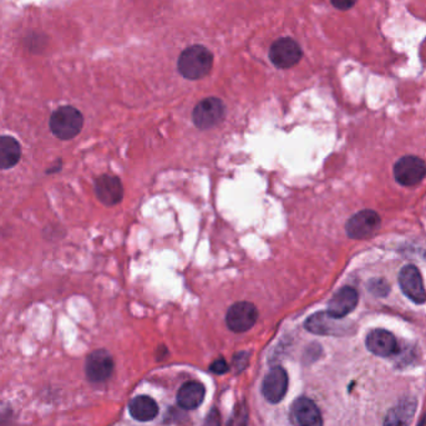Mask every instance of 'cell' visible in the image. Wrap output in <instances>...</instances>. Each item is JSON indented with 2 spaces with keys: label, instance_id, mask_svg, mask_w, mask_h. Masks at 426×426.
Segmentation results:
<instances>
[{
  "label": "cell",
  "instance_id": "1",
  "mask_svg": "<svg viewBox=\"0 0 426 426\" xmlns=\"http://www.w3.org/2000/svg\"><path fill=\"white\" fill-rule=\"evenodd\" d=\"M213 55L202 45H193L181 52L178 57V71L188 80H198L210 74Z\"/></svg>",
  "mask_w": 426,
  "mask_h": 426
},
{
  "label": "cell",
  "instance_id": "2",
  "mask_svg": "<svg viewBox=\"0 0 426 426\" xmlns=\"http://www.w3.org/2000/svg\"><path fill=\"white\" fill-rule=\"evenodd\" d=\"M84 125L83 114L72 106H61L51 115V133L60 140H71L80 134Z\"/></svg>",
  "mask_w": 426,
  "mask_h": 426
},
{
  "label": "cell",
  "instance_id": "3",
  "mask_svg": "<svg viewBox=\"0 0 426 426\" xmlns=\"http://www.w3.org/2000/svg\"><path fill=\"white\" fill-rule=\"evenodd\" d=\"M226 106L218 97H207L192 111V120L200 130H210L224 120Z\"/></svg>",
  "mask_w": 426,
  "mask_h": 426
},
{
  "label": "cell",
  "instance_id": "4",
  "mask_svg": "<svg viewBox=\"0 0 426 426\" xmlns=\"http://www.w3.org/2000/svg\"><path fill=\"white\" fill-rule=\"evenodd\" d=\"M380 216L376 211L364 210L350 217L345 224L347 235L351 240H367L380 229Z\"/></svg>",
  "mask_w": 426,
  "mask_h": 426
},
{
  "label": "cell",
  "instance_id": "5",
  "mask_svg": "<svg viewBox=\"0 0 426 426\" xmlns=\"http://www.w3.org/2000/svg\"><path fill=\"white\" fill-rule=\"evenodd\" d=\"M258 319V309L253 303L237 302L229 307L226 314L227 327L235 333H244L255 325Z\"/></svg>",
  "mask_w": 426,
  "mask_h": 426
},
{
  "label": "cell",
  "instance_id": "6",
  "mask_svg": "<svg viewBox=\"0 0 426 426\" xmlns=\"http://www.w3.org/2000/svg\"><path fill=\"white\" fill-rule=\"evenodd\" d=\"M303 52L298 43L291 38L278 39L269 50L271 61L280 69L293 68L300 61Z\"/></svg>",
  "mask_w": 426,
  "mask_h": 426
},
{
  "label": "cell",
  "instance_id": "7",
  "mask_svg": "<svg viewBox=\"0 0 426 426\" xmlns=\"http://www.w3.org/2000/svg\"><path fill=\"white\" fill-rule=\"evenodd\" d=\"M426 165L416 156H404L394 166V176L401 186H415L425 177Z\"/></svg>",
  "mask_w": 426,
  "mask_h": 426
},
{
  "label": "cell",
  "instance_id": "8",
  "mask_svg": "<svg viewBox=\"0 0 426 426\" xmlns=\"http://www.w3.org/2000/svg\"><path fill=\"white\" fill-rule=\"evenodd\" d=\"M114 359L106 350L93 351L85 364V371L90 382L102 383L108 380L114 373Z\"/></svg>",
  "mask_w": 426,
  "mask_h": 426
},
{
  "label": "cell",
  "instance_id": "9",
  "mask_svg": "<svg viewBox=\"0 0 426 426\" xmlns=\"http://www.w3.org/2000/svg\"><path fill=\"white\" fill-rule=\"evenodd\" d=\"M399 284L401 291L407 298L416 304H423L426 302V291L423 282V277L419 269L409 264L405 266L399 273Z\"/></svg>",
  "mask_w": 426,
  "mask_h": 426
},
{
  "label": "cell",
  "instance_id": "10",
  "mask_svg": "<svg viewBox=\"0 0 426 426\" xmlns=\"http://www.w3.org/2000/svg\"><path fill=\"white\" fill-rule=\"evenodd\" d=\"M288 374L282 367H274L268 371L262 384V394L269 403L277 404L287 394Z\"/></svg>",
  "mask_w": 426,
  "mask_h": 426
},
{
  "label": "cell",
  "instance_id": "11",
  "mask_svg": "<svg viewBox=\"0 0 426 426\" xmlns=\"http://www.w3.org/2000/svg\"><path fill=\"white\" fill-rule=\"evenodd\" d=\"M306 329L318 336H343L348 331V325L328 312H318L307 319Z\"/></svg>",
  "mask_w": 426,
  "mask_h": 426
},
{
  "label": "cell",
  "instance_id": "12",
  "mask_svg": "<svg viewBox=\"0 0 426 426\" xmlns=\"http://www.w3.org/2000/svg\"><path fill=\"white\" fill-rule=\"evenodd\" d=\"M365 345L370 353L383 358L394 356L399 349L396 338L385 329H374L370 331L365 339Z\"/></svg>",
  "mask_w": 426,
  "mask_h": 426
},
{
  "label": "cell",
  "instance_id": "13",
  "mask_svg": "<svg viewBox=\"0 0 426 426\" xmlns=\"http://www.w3.org/2000/svg\"><path fill=\"white\" fill-rule=\"evenodd\" d=\"M359 296L353 287H343L338 291L328 304V313L331 317L343 319L353 312L358 306Z\"/></svg>",
  "mask_w": 426,
  "mask_h": 426
},
{
  "label": "cell",
  "instance_id": "14",
  "mask_svg": "<svg viewBox=\"0 0 426 426\" xmlns=\"http://www.w3.org/2000/svg\"><path fill=\"white\" fill-rule=\"evenodd\" d=\"M292 418L297 426H323L319 407L308 398H298L293 403Z\"/></svg>",
  "mask_w": 426,
  "mask_h": 426
},
{
  "label": "cell",
  "instance_id": "15",
  "mask_svg": "<svg viewBox=\"0 0 426 426\" xmlns=\"http://www.w3.org/2000/svg\"><path fill=\"white\" fill-rule=\"evenodd\" d=\"M95 193L96 197L99 198L101 204L115 206L120 204L124 197V188L119 177L111 175H102L96 180Z\"/></svg>",
  "mask_w": 426,
  "mask_h": 426
},
{
  "label": "cell",
  "instance_id": "16",
  "mask_svg": "<svg viewBox=\"0 0 426 426\" xmlns=\"http://www.w3.org/2000/svg\"><path fill=\"white\" fill-rule=\"evenodd\" d=\"M418 401L415 398H404L389 410L384 426H410L415 416Z\"/></svg>",
  "mask_w": 426,
  "mask_h": 426
},
{
  "label": "cell",
  "instance_id": "17",
  "mask_svg": "<svg viewBox=\"0 0 426 426\" xmlns=\"http://www.w3.org/2000/svg\"><path fill=\"white\" fill-rule=\"evenodd\" d=\"M204 394H206V389L201 383H185L178 390V405L185 410L197 409L204 403Z\"/></svg>",
  "mask_w": 426,
  "mask_h": 426
},
{
  "label": "cell",
  "instance_id": "18",
  "mask_svg": "<svg viewBox=\"0 0 426 426\" xmlns=\"http://www.w3.org/2000/svg\"><path fill=\"white\" fill-rule=\"evenodd\" d=\"M128 412L137 421H150L157 416L159 407L153 398L146 395H139L130 403Z\"/></svg>",
  "mask_w": 426,
  "mask_h": 426
},
{
  "label": "cell",
  "instance_id": "19",
  "mask_svg": "<svg viewBox=\"0 0 426 426\" xmlns=\"http://www.w3.org/2000/svg\"><path fill=\"white\" fill-rule=\"evenodd\" d=\"M21 147L12 136H0V170H8L19 164Z\"/></svg>",
  "mask_w": 426,
  "mask_h": 426
},
{
  "label": "cell",
  "instance_id": "20",
  "mask_svg": "<svg viewBox=\"0 0 426 426\" xmlns=\"http://www.w3.org/2000/svg\"><path fill=\"white\" fill-rule=\"evenodd\" d=\"M368 289L371 294H374L376 297H385L387 294H389L390 286H389L387 280H382V278H376V280H370Z\"/></svg>",
  "mask_w": 426,
  "mask_h": 426
},
{
  "label": "cell",
  "instance_id": "21",
  "mask_svg": "<svg viewBox=\"0 0 426 426\" xmlns=\"http://www.w3.org/2000/svg\"><path fill=\"white\" fill-rule=\"evenodd\" d=\"M249 421V412L246 405H238L235 407V413L232 416V420L229 423V426H246Z\"/></svg>",
  "mask_w": 426,
  "mask_h": 426
},
{
  "label": "cell",
  "instance_id": "22",
  "mask_svg": "<svg viewBox=\"0 0 426 426\" xmlns=\"http://www.w3.org/2000/svg\"><path fill=\"white\" fill-rule=\"evenodd\" d=\"M210 370L216 374H224L229 371V365L224 359H217L211 364Z\"/></svg>",
  "mask_w": 426,
  "mask_h": 426
},
{
  "label": "cell",
  "instance_id": "23",
  "mask_svg": "<svg viewBox=\"0 0 426 426\" xmlns=\"http://www.w3.org/2000/svg\"><path fill=\"white\" fill-rule=\"evenodd\" d=\"M204 426H221V416L217 409H212L209 414Z\"/></svg>",
  "mask_w": 426,
  "mask_h": 426
},
{
  "label": "cell",
  "instance_id": "24",
  "mask_svg": "<svg viewBox=\"0 0 426 426\" xmlns=\"http://www.w3.org/2000/svg\"><path fill=\"white\" fill-rule=\"evenodd\" d=\"M331 4L339 10H348L356 6V0H331Z\"/></svg>",
  "mask_w": 426,
  "mask_h": 426
},
{
  "label": "cell",
  "instance_id": "25",
  "mask_svg": "<svg viewBox=\"0 0 426 426\" xmlns=\"http://www.w3.org/2000/svg\"><path fill=\"white\" fill-rule=\"evenodd\" d=\"M247 362H249V354H247V353H240V354H237V356H235V368L240 370V371L246 368Z\"/></svg>",
  "mask_w": 426,
  "mask_h": 426
}]
</instances>
